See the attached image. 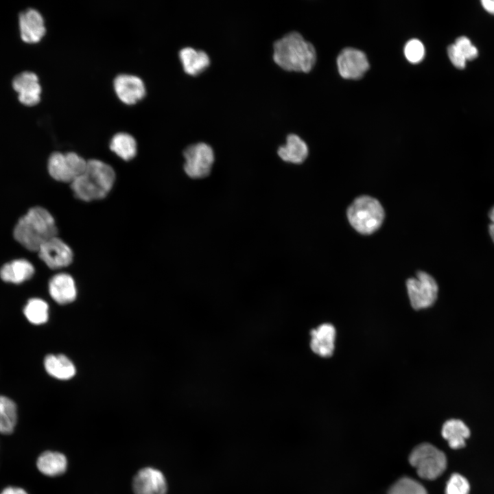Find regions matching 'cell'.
<instances>
[{
  "mask_svg": "<svg viewBox=\"0 0 494 494\" xmlns=\"http://www.w3.org/2000/svg\"><path fill=\"white\" fill-rule=\"evenodd\" d=\"M184 170L191 178H202L209 175L214 162V152L207 143L199 142L189 145L183 151Z\"/></svg>",
  "mask_w": 494,
  "mask_h": 494,
  "instance_id": "cell-7",
  "label": "cell"
},
{
  "mask_svg": "<svg viewBox=\"0 0 494 494\" xmlns=\"http://www.w3.org/2000/svg\"><path fill=\"white\" fill-rule=\"evenodd\" d=\"M406 287L410 304L416 310L432 306L437 298L438 285L434 279L425 272L420 271L415 278L408 279Z\"/></svg>",
  "mask_w": 494,
  "mask_h": 494,
  "instance_id": "cell-8",
  "label": "cell"
},
{
  "mask_svg": "<svg viewBox=\"0 0 494 494\" xmlns=\"http://www.w3.org/2000/svg\"><path fill=\"white\" fill-rule=\"evenodd\" d=\"M12 87L22 104L32 106L40 102L41 86L34 73L24 71L18 74L13 79Z\"/></svg>",
  "mask_w": 494,
  "mask_h": 494,
  "instance_id": "cell-12",
  "label": "cell"
},
{
  "mask_svg": "<svg viewBox=\"0 0 494 494\" xmlns=\"http://www.w3.org/2000/svg\"><path fill=\"white\" fill-rule=\"evenodd\" d=\"M310 347L321 357H330L335 349L336 329L331 324L325 323L310 331Z\"/></svg>",
  "mask_w": 494,
  "mask_h": 494,
  "instance_id": "cell-16",
  "label": "cell"
},
{
  "mask_svg": "<svg viewBox=\"0 0 494 494\" xmlns=\"http://www.w3.org/2000/svg\"><path fill=\"white\" fill-rule=\"evenodd\" d=\"M34 267L28 260L18 259L5 263L0 269L1 279L7 283L20 284L31 279Z\"/></svg>",
  "mask_w": 494,
  "mask_h": 494,
  "instance_id": "cell-17",
  "label": "cell"
},
{
  "mask_svg": "<svg viewBox=\"0 0 494 494\" xmlns=\"http://www.w3.org/2000/svg\"><path fill=\"white\" fill-rule=\"evenodd\" d=\"M388 494H427L425 489L417 481L403 478L390 489Z\"/></svg>",
  "mask_w": 494,
  "mask_h": 494,
  "instance_id": "cell-26",
  "label": "cell"
},
{
  "mask_svg": "<svg viewBox=\"0 0 494 494\" xmlns=\"http://www.w3.org/2000/svg\"><path fill=\"white\" fill-rule=\"evenodd\" d=\"M17 421L16 403L9 397L0 395V434H10Z\"/></svg>",
  "mask_w": 494,
  "mask_h": 494,
  "instance_id": "cell-24",
  "label": "cell"
},
{
  "mask_svg": "<svg viewBox=\"0 0 494 494\" xmlns=\"http://www.w3.org/2000/svg\"><path fill=\"white\" fill-rule=\"evenodd\" d=\"M489 216L491 220V223L489 224V234L494 242V207L491 209Z\"/></svg>",
  "mask_w": 494,
  "mask_h": 494,
  "instance_id": "cell-33",
  "label": "cell"
},
{
  "mask_svg": "<svg viewBox=\"0 0 494 494\" xmlns=\"http://www.w3.org/2000/svg\"><path fill=\"white\" fill-rule=\"evenodd\" d=\"M447 54L450 61L455 67L459 69H462L465 67L467 60L454 44H451L448 47Z\"/></svg>",
  "mask_w": 494,
  "mask_h": 494,
  "instance_id": "cell-30",
  "label": "cell"
},
{
  "mask_svg": "<svg viewBox=\"0 0 494 494\" xmlns=\"http://www.w3.org/2000/svg\"><path fill=\"white\" fill-rule=\"evenodd\" d=\"M113 87L119 99L126 104H133L145 94L143 80L137 75L120 73L113 80Z\"/></svg>",
  "mask_w": 494,
  "mask_h": 494,
  "instance_id": "cell-11",
  "label": "cell"
},
{
  "mask_svg": "<svg viewBox=\"0 0 494 494\" xmlns=\"http://www.w3.org/2000/svg\"><path fill=\"white\" fill-rule=\"evenodd\" d=\"M351 225L362 234H370L381 225L384 209L376 199L363 196L356 198L347 210Z\"/></svg>",
  "mask_w": 494,
  "mask_h": 494,
  "instance_id": "cell-4",
  "label": "cell"
},
{
  "mask_svg": "<svg viewBox=\"0 0 494 494\" xmlns=\"http://www.w3.org/2000/svg\"><path fill=\"white\" fill-rule=\"evenodd\" d=\"M47 373L58 379L66 380L73 377L75 368L71 361L64 355H47L44 360Z\"/></svg>",
  "mask_w": 494,
  "mask_h": 494,
  "instance_id": "cell-20",
  "label": "cell"
},
{
  "mask_svg": "<svg viewBox=\"0 0 494 494\" xmlns=\"http://www.w3.org/2000/svg\"><path fill=\"white\" fill-rule=\"evenodd\" d=\"M86 163L87 161L75 152H54L49 157L47 169L54 180L71 183L84 171Z\"/></svg>",
  "mask_w": 494,
  "mask_h": 494,
  "instance_id": "cell-6",
  "label": "cell"
},
{
  "mask_svg": "<svg viewBox=\"0 0 494 494\" xmlns=\"http://www.w3.org/2000/svg\"><path fill=\"white\" fill-rule=\"evenodd\" d=\"M38 253L40 259L52 270L69 266L73 258L71 248L57 236L45 242Z\"/></svg>",
  "mask_w": 494,
  "mask_h": 494,
  "instance_id": "cell-9",
  "label": "cell"
},
{
  "mask_svg": "<svg viewBox=\"0 0 494 494\" xmlns=\"http://www.w3.org/2000/svg\"><path fill=\"white\" fill-rule=\"evenodd\" d=\"M481 3L486 12L494 15V0H482Z\"/></svg>",
  "mask_w": 494,
  "mask_h": 494,
  "instance_id": "cell-32",
  "label": "cell"
},
{
  "mask_svg": "<svg viewBox=\"0 0 494 494\" xmlns=\"http://www.w3.org/2000/svg\"><path fill=\"white\" fill-rule=\"evenodd\" d=\"M38 469L44 475L51 477L64 473L67 469L66 457L61 453L47 451L41 454L36 462Z\"/></svg>",
  "mask_w": 494,
  "mask_h": 494,
  "instance_id": "cell-22",
  "label": "cell"
},
{
  "mask_svg": "<svg viewBox=\"0 0 494 494\" xmlns=\"http://www.w3.org/2000/svg\"><path fill=\"white\" fill-rule=\"evenodd\" d=\"M409 462L418 475L426 480H434L445 470L447 459L445 454L431 444L423 443L411 452Z\"/></svg>",
  "mask_w": 494,
  "mask_h": 494,
  "instance_id": "cell-5",
  "label": "cell"
},
{
  "mask_svg": "<svg viewBox=\"0 0 494 494\" xmlns=\"http://www.w3.org/2000/svg\"><path fill=\"white\" fill-rule=\"evenodd\" d=\"M273 59L287 71L309 72L316 60L314 45L297 32H290L273 45Z\"/></svg>",
  "mask_w": 494,
  "mask_h": 494,
  "instance_id": "cell-2",
  "label": "cell"
},
{
  "mask_svg": "<svg viewBox=\"0 0 494 494\" xmlns=\"http://www.w3.org/2000/svg\"><path fill=\"white\" fill-rule=\"evenodd\" d=\"M340 75L344 79L361 78L369 68L365 54L357 49L347 47L342 50L337 58Z\"/></svg>",
  "mask_w": 494,
  "mask_h": 494,
  "instance_id": "cell-10",
  "label": "cell"
},
{
  "mask_svg": "<svg viewBox=\"0 0 494 494\" xmlns=\"http://www.w3.org/2000/svg\"><path fill=\"white\" fill-rule=\"evenodd\" d=\"M58 229L55 220L45 208L34 207L22 216L13 231L14 239L30 251L38 252L49 239L56 237Z\"/></svg>",
  "mask_w": 494,
  "mask_h": 494,
  "instance_id": "cell-1",
  "label": "cell"
},
{
  "mask_svg": "<svg viewBox=\"0 0 494 494\" xmlns=\"http://www.w3.org/2000/svg\"><path fill=\"white\" fill-rule=\"evenodd\" d=\"M115 180V173L108 164L97 159L87 161L84 171L71 185L75 196L90 202L105 198Z\"/></svg>",
  "mask_w": 494,
  "mask_h": 494,
  "instance_id": "cell-3",
  "label": "cell"
},
{
  "mask_svg": "<svg viewBox=\"0 0 494 494\" xmlns=\"http://www.w3.org/2000/svg\"><path fill=\"white\" fill-rule=\"evenodd\" d=\"M49 293L58 304L65 305L73 302L77 295V290L73 277L67 273H58L49 281Z\"/></svg>",
  "mask_w": 494,
  "mask_h": 494,
  "instance_id": "cell-15",
  "label": "cell"
},
{
  "mask_svg": "<svg viewBox=\"0 0 494 494\" xmlns=\"http://www.w3.org/2000/svg\"><path fill=\"white\" fill-rule=\"evenodd\" d=\"M132 487L135 494H166L167 489L163 474L151 467L143 468L137 473Z\"/></svg>",
  "mask_w": 494,
  "mask_h": 494,
  "instance_id": "cell-13",
  "label": "cell"
},
{
  "mask_svg": "<svg viewBox=\"0 0 494 494\" xmlns=\"http://www.w3.org/2000/svg\"><path fill=\"white\" fill-rule=\"evenodd\" d=\"M404 54L410 62L419 63L425 56L424 45L418 39H411L405 45Z\"/></svg>",
  "mask_w": 494,
  "mask_h": 494,
  "instance_id": "cell-28",
  "label": "cell"
},
{
  "mask_svg": "<svg viewBox=\"0 0 494 494\" xmlns=\"http://www.w3.org/2000/svg\"><path fill=\"white\" fill-rule=\"evenodd\" d=\"M454 44L460 50L467 60H473L478 57V49L467 37L460 36L456 38Z\"/></svg>",
  "mask_w": 494,
  "mask_h": 494,
  "instance_id": "cell-29",
  "label": "cell"
},
{
  "mask_svg": "<svg viewBox=\"0 0 494 494\" xmlns=\"http://www.w3.org/2000/svg\"><path fill=\"white\" fill-rule=\"evenodd\" d=\"M441 434L451 448L458 449L465 446V440L469 437L470 430L461 420L453 419L443 424Z\"/></svg>",
  "mask_w": 494,
  "mask_h": 494,
  "instance_id": "cell-21",
  "label": "cell"
},
{
  "mask_svg": "<svg viewBox=\"0 0 494 494\" xmlns=\"http://www.w3.org/2000/svg\"><path fill=\"white\" fill-rule=\"evenodd\" d=\"M469 490L468 480L460 474L454 473L447 482L445 494H469Z\"/></svg>",
  "mask_w": 494,
  "mask_h": 494,
  "instance_id": "cell-27",
  "label": "cell"
},
{
  "mask_svg": "<svg viewBox=\"0 0 494 494\" xmlns=\"http://www.w3.org/2000/svg\"><path fill=\"white\" fill-rule=\"evenodd\" d=\"M277 153L284 161L300 164L306 159L308 148L300 137L295 134H290L287 137L286 144L280 146Z\"/></svg>",
  "mask_w": 494,
  "mask_h": 494,
  "instance_id": "cell-18",
  "label": "cell"
},
{
  "mask_svg": "<svg viewBox=\"0 0 494 494\" xmlns=\"http://www.w3.org/2000/svg\"><path fill=\"white\" fill-rule=\"evenodd\" d=\"M179 58L184 71L193 75L203 71L210 63L209 57L204 51L191 47L182 48L179 51Z\"/></svg>",
  "mask_w": 494,
  "mask_h": 494,
  "instance_id": "cell-19",
  "label": "cell"
},
{
  "mask_svg": "<svg viewBox=\"0 0 494 494\" xmlns=\"http://www.w3.org/2000/svg\"><path fill=\"white\" fill-rule=\"evenodd\" d=\"M19 24L21 38L27 43L39 42L46 32L43 16L33 8L21 12Z\"/></svg>",
  "mask_w": 494,
  "mask_h": 494,
  "instance_id": "cell-14",
  "label": "cell"
},
{
  "mask_svg": "<svg viewBox=\"0 0 494 494\" xmlns=\"http://www.w3.org/2000/svg\"><path fill=\"white\" fill-rule=\"evenodd\" d=\"M23 314L30 323L36 325L44 324L49 318L48 304L41 298H32L24 306Z\"/></svg>",
  "mask_w": 494,
  "mask_h": 494,
  "instance_id": "cell-25",
  "label": "cell"
},
{
  "mask_svg": "<svg viewBox=\"0 0 494 494\" xmlns=\"http://www.w3.org/2000/svg\"><path fill=\"white\" fill-rule=\"evenodd\" d=\"M0 494H27V493L21 488L9 486L4 489Z\"/></svg>",
  "mask_w": 494,
  "mask_h": 494,
  "instance_id": "cell-31",
  "label": "cell"
},
{
  "mask_svg": "<svg viewBox=\"0 0 494 494\" xmlns=\"http://www.w3.org/2000/svg\"><path fill=\"white\" fill-rule=\"evenodd\" d=\"M110 148L124 161L132 159L137 152L135 139L130 134L124 132H117L112 137Z\"/></svg>",
  "mask_w": 494,
  "mask_h": 494,
  "instance_id": "cell-23",
  "label": "cell"
}]
</instances>
